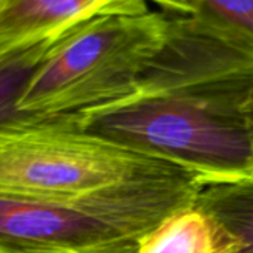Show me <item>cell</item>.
<instances>
[{
  "label": "cell",
  "mask_w": 253,
  "mask_h": 253,
  "mask_svg": "<svg viewBox=\"0 0 253 253\" xmlns=\"http://www.w3.org/2000/svg\"><path fill=\"white\" fill-rule=\"evenodd\" d=\"M253 51L198 15H171L133 91L66 115L78 130L173 166L201 186L253 174L246 104Z\"/></svg>",
  "instance_id": "obj_1"
},
{
  "label": "cell",
  "mask_w": 253,
  "mask_h": 253,
  "mask_svg": "<svg viewBox=\"0 0 253 253\" xmlns=\"http://www.w3.org/2000/svg\"><path fill=\"white\" fill-rule=\"evenodd\" d=\"M201 188L180 176L81 198L0 189V253H136L142 238L194 204Z\"/></svg>",
  "instance_id": "obj_2"
},
{
  "label": "cell",
  "mask_w": 253,
  "mask_h": 253,
  "mask_svg": "<svg viewBox=\"0 0 253 253\" xmlns=\"http://www.w3.org/2000/svg\"><path fill=\"white\" fill-rule=\"evenodd\" d=\"M171 14L140 12L98 18L63 38L32 76L18 113L72 115L133 91L163 48Z\"/></svg>",
  "instance_id": "obj_3"
},
{
  "label": "cell",
  "mask_w": 253,
  "mask_h": 253,
  "mask_svg": "<svg viewBox=\"0 0 253 253\" xmlns=\"http://www.w3.org/2000/svg\"><path fill=\"white\" fill-rule=\"evenodd\" d=\"M189 174L84 133L66 115L21 113L0 122L2 191L81 198Z\"/></svg>",
  "instance_id": "obj_4"
},
{
  "label": "cell",
  "mask_w": 253,
  "mask_h": 253,
  "mask_svg": "<svg viewBox=\"0 0 253 253\" xmlns=\"http://www.w3.org/2000/svg\"><path fill=\"white\" fill-rule=\"evenodd\" d=\"M146 11V0H0V57L61 39L103 17Z\"/></svg>",
  "instance_id": "obj_5"
},
{
  "label": "cell",
  "mask_w": 253,
  "mask_h": 253,
  "mask_svg": "<svg viewBox=\"0 0 253 253\" xmlns=\"http://www.w3.org/2000/svg\"><path fill=\"white\" fill-rule=\"evenodd\" d=\"M237 243L195 204L179 209L146 234L136 253H235Z\"/></svg>",
  "instance_id": "obj_6"
},
{
  "label": "cell",
  "mask_w": 253,
  "mask_h": 253,
  "mask_svg": "<svg viewBox=\"0 0 253 253\" xmlns=\"http://www.w3.org/2000/svg\"><path fill=\"white\" fill-rule=\"evenodd\" d=\"M194 204L237 243L235 253H253V174L203 186Z\"/></svg>",
  "instance_id": "obj_7"
},
{
  "label": "cell",
  "mask_w": 253,
  "mask_h": 253,
  "mask_svg": "<svg viewBox=\"0 0 253 253\" xmlns=\"http://www.w3.org/2000/svg\"><path fill=\"white\" fill-rule=\"evenodd\" d=\"M61 39L46 41L0 57V122L21 115L17 110L20 98L38 67Z\"/></svg>",
  "instance_id": "obj_8"
},
{
  "label": "cell",
  "mask_w": 253,
  "mask_h": 253,
  "mask_svg": "<svg viewBox=\"0 0 253 253\" xmlns=\"http://www.w3.org/2000/svg\"><path fill=\"white\" fill-rule=\"evenodd\" d=\"M197 15L253 51V0H200Z\"/></svg>",
  "instance_id": "obj_9"
},
{
  "label": "cell",
  "mask_w": 253,
  "mask_h": 253,
  "mask_svg": "<svg viewBox=\"0 0 253 253\" xmlns=\"http://www.w3.org/2000/svg\"><path fill=\"white\" fill-rule=\"evenodd\" d=\"M152 2L171 15H197L200 11V0H146Z\"/></svg>",
  "instance_id": "obj_10"
},
{
  "label": "cell",
  "mask_w": 253,
  "mask_h": 253,
  "mask_svg": "<svg viewBox=\"0 0 253 253\" xmlns=\"http://www.w3.org/2000/svg\"><path fill=\"white\" fill-rule=\"evenodd\" d=\"M246 121H247V130H249V139L252 148V169H253V91L246 104Z\"/></svg>",
  "instance_id": "obj_11"
}]
</instances>
